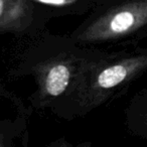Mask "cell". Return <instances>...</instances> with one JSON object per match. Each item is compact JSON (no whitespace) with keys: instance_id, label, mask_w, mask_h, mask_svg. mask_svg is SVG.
<instances>
[{"instance_id":"52a82bcc","label":"cell","mask_w":147,"mask_h":147,"mask_svg":"<svg viewBox=\"0 0 147 147\" xmlns=\"http://www.w3.org/2000/svg\"><path fill=\"white\" fill-rule=\"evenodd\" d=\"M0 98L9 101L11 104L14 105L17 112H18V115H21V116L25 117V118L29 115V109L25 107L24 103L22 102V100L16 94L11 92L7 88L6 85L4 84V82L1 79V77H0Z\"/></svg>"},{"instance_id":"3957f363","label":"cell","mask_w":147,"mask_h":147,"mask_svg":"<svg viewBox=\"0 0 147 147\" xmlns=\"http://www.w3.org/2000/svg\"><path fill=\"white\" fill-rule=\"evenodd\" d=\"M147 25V0H131L83 22L69 38L79 45L106 43L129 36Z\"/></svg>"},{"instance_id":"8992f818","label":"cell","mask_w":147,"mask_h":147,"mask_svg":"<svg viewBox=\"0 0 147 147\" xmlns=\"http://www.w3.org/2000/svg\"><path fill=\"white\" fill-rule=\"evenodd\" d=\"M25 119V117L19 115L16 122L0 121V147L14 146L16 138H22Z\"/></svg>"},{"instance_id":"277c9868","label":"cell","mask_w":147,"mask_h":147,"mask_svg":"<svg viewBox=\"0 0 147 147\" xmlns=\"http://www.w3.org/2000/svg\"><path fill=\"white\" fill-rule=\"evenodd\" d=\"M31 0H0V35H27L41 31L49 15Z\"/></svg>"},{"instance_id":"6da1fadb","label":"cell","mask_w":147,"mask_h":147,"mask_svg":"<svg viewBox=\"0 0 147 147\" xmlns=\"http://www.w3.org/2000/svg\"><path fill=\"white\" fill-rule=\"evenodd\" d=\"M29 35L30 40L19 45L12 55L9 74L14 78L32 76L37 86L30 97L32 108L51 109L63 117L87 65L101 51L83 47L69 37L41 31Z\"/></svg>"},{"instance_id":"ba28073f","label":"cell","mask_w":147,"mask_h":147,"mask_svg":"<svg viewBox=\"0 0 147 147\" xmlns=\"http://www.w3.org/2000/svg\"><path fill=\"white\" fill-rule=\"evenodd\" d=\"M49 146H55V147H65V146H71L69 142H65V139H59L57 141L53 143H49Z\"/></svg>"},{"instance_id":"9c48e42d","label":"cell","mask_w":147,"mask_h":147,"mask_svg":"<svg viewBox=\"0 0 147 147\" xmlns=\"http://www.w3.org/2000/svg\"><path fill=\"white\" fill-rule=\"evenodd\" d=\"M142 123H143V125H144V127L146 128V130H147V108H146V111L144 112V114H143Z\"/></svg>"},{"instance_id":"5b68a950","label":"cell","mask_w":147,"mask_h":147,"mask_svg":"<svg viewBox=\"0 0 147 147\" xmlns=\"http://www.w3.org/2000/svg\"><path fill=\"white\" fill-rule=\"evenodd\" d=\"M39 7L61 13H83L92 6V0H31Z\"/></svg>"},{"instance_id":"7a4b0ae2","label":"cell","mask_w":147,"mask_h":147,"mask_svg":"<svg viewBox=\"0 0 147 147\" xmlns=\"http://www.w3.org/2000/svg\"><path fill=\"white\" fill-rule=\"evenodd\" d=\"M147 69V55L117 57L101 51L87 65L63 117L84 116Z\"/></svg>"}]
</instances>
